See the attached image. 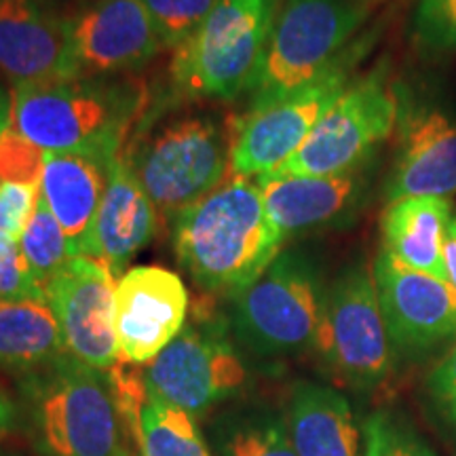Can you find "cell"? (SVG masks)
<instances>
[{
	"label": "cell",
	"instance_id": "6da1fadb",
	"mask_svg": "<svg viewBox=\"0 0 456 456\" xmlns=\"http://www.w3.org/2000/svg\"><path fill=\"white\" fill-rule=\"evenodd\" d=\"M285 239L266 214L258 182L224 180L174 218L171 245L203 292L235 298L281 254Z\"/></svg>",
	"mask_w": 456,
	"mask_h": 456
},
{
	"label": "cell",
	"instance_id": "7a4b0ae2",
	"mask_svg": "<svg viewBox=\"0 0 456 456\" xmlns=\"http://www.w3.org/2000/svg\"><path fill=\"white\" fill-rule=\"evenodd\" d=\"M144 89L112 77H70L13 85L11 127L45 152L123 151Z\"/></svg>",
	"mask_w": 456,
	"mask_h": 456
},
{
	"label": "cell",
	"instance_id": "3957f363",
	"mask_svg": "<svg viewBox=\"0 0 456 456\" xmlns=\"http://www.w3.org/2000/svg\"><path fill=\"white\" fill-rule=\"evenodd\" d=\"M235 123L212 112H174L127 146V159L157 216L174 220L231 174Z\"/></svg>",
	"mask_w": 456,
	"mask_h": 456
},
{
	"label": "cell",
	"instance_id": "277c9868",
	"mask_svg": "<svg viewBox=\"0 0 456 456\" xmlns=\"http://www.w3.org/2000/svg\"><path fill=\"white\" fill-rule=\"evenodd\" d=\"M279 0H218L184 43L174 49L171 78L182 94L237 100L258 77Z\"/></svg>",
	"mask_w": 456,
	"mask_h": 456
},
{
	"label": "cell",
	"instance_id": "5b68a950",
	"mask_svg": "<svg viewBox=\"0 0 456 456\" xmlns=\"http://www.w3.org/2000/svg\"><path fill=\"white\" fill-rule=\"evenodd\" d=\"M366 0H281L249 112L260 110L322 77L351 47L368 20Z\"/></svg>",
	"mask_w": 456,
	"mask_h": 456
},
{
	"label": "cell",
	"instance_id": "8992f818",
	"mask_svg": "<svg viewBox=\"0 0 456 456\" xmlns=\"http://www.w3.org/2000/svg\"><path fill=\"white\" fill-rule=\"evenodd\" d=\"M328 285L315 260L300 249L281 254L232 298L231 328L258 357L298 355L315 346Z\"/></svg>",
	"mask_w": 456,
	"mask_h": 456
},
{
	"label": "cell",
	"instance_id": "52a82bcc",
	"mask_svg": "<svg viewBox=\"0 0 456 456\" xmlns=\"http://www.w3.org/2000/svg\"><path fill=\"white\" fill-rule=\"evenodd\" d=\"M32 412L47 456H123L108 372L70 353L34 374Z\"/></svg>",
	"mask_w": 456,
	"mask_h": 456
},
{
	"label": "cell",
	"instance_id": "ba28073f",
	"mask_svg": "<svg viewBox=\"0 0 456 456\" xmlns=\"http://www.w3.org/2000/svg\"><path fill=\"white\" fill-rule=\"evenodd\" d=\"M402 102L376 70L351 81L289 161L271 174L336 175L368 167L399 125Z\"/></svg>",
	"mask_w": 456,
	"mask_h": 456
},
{
	"label": "cell",
	"instance_id": "9c48e42d",
	"mask_svg": "<svg viewBox=\"0 0 456 456\" xmlns=\"http://www.w3.org/2000/svg\"><path fill=\"white\" fill-rule=\"evenodd\" d=\"M313 349L345 385L370 391L385 383L393 346L368 262H351L328 285Z\"/></svg>",
	"mask_w": 456,
	"mask_h": 456
},
{
	"label": "cell",
	"instance_id": "30bf717a",
	"mask_svg": "<svg viewBox=\"0 0 456 456\" xmlns=\"http://www.w3.org/2000/svg\"><path fill=\"white\" fill-rule=\"evenodd\" d=\"M142 374L148 397L191 416L208 412L235 395L248 380L226 323L197 311Z\"/></svg>",
	"mask_w": 456,
	"mask_h": 456
},
{
	"label": "cell",
	"instance_id": "8fae6325",
	"mask_svg": "<svg viewBox=\"0 0 456 456\" xmlns=\"http://www.w3.org/2000/svg\"><path fill=\"white\" fill-rule=\"evenodd\" d=\"M363 43L366 38L353 43L349 51L313 83L235 123L231 148L232 178L256 180L289 161L315 129L319 118L351 83V68Z\"/></svg>",
	"mask_w": 456,
	"mask_h": 456
},
{
	"label": "cell",
	"instance_id": "7c38bea8",
	"mask_svg": "<svg viewBox=\"0 0 456 456\" xmlns=\"http://www.w3.org/2000/svg\"><path fill=\"white\" fill-rule=\"evenodd\" d=\"M372 273L393 351L419 355L456 338V289L448 281L408 269L385 249Z\"/></svg>",
	"mask_w": 456,
	"mask_h": 456
},
{
	"label": "cell",
	"instance_id": "4fadbf2b",
	"mask_svg": "<svg viewBox=\"0 0 456 456\" xmlns=\"http://www.w3.org/2000/svg\"><path fill=\"white\" fill-rule=\"evenodd\" d=\"M114 288V273L106 262L74 256L45 289L66 351L102 372L118 362L112 328Z\"/></svg>",
	"mask_w": 456,
	"mask_h": 456
},
{
	"label": "cell",
	"instance_id": "5bb4252c",
	"mask_svg": "<svg viewBox=\"0 0 456 456\" xmlns=\"http://www.w3.org/2000/svg\"><path fill=\"white\" fill-rule=\"evenodd\" d=\"M188 292L182 279L161 266L125 271L114 288L112 328L118 359L151 363L186 326Z\"/></svg>",
	"mask_w": 456,
	"mask_h": 456
},
{
	"label": "cell",
	"instance_id": "9a60e30c",
	"mask_svg": "<svg viewBox=\"0 0 456 456\" xmlns=\"http://www.w3.org/2000/svg\"><path fill=\"white\" fill-rule=\"evenodd\" d=\"M66 20L81 77L134 72L165 49L142 0H87Z\"/></svg>",
	"mask_w": 456,
	"mask_h": 456
},
{
	"label": "cell",
	"instance_id": "2e32d148",
	"mask_svg": "<svg viewBox=\"0 0 456 456\" xmlns=\"http://www.w3.org/2000/svg\"><path fill=\"white\" fill-rule=\"evenodd\" d=\"M368 167L336 175L265 174L256 182L273 226L288 241L306 232L349 226L368 201L372 182Z\"/></svg>",
	"mask_w": 456,
	"mask_h": 456
},
{
	"label": "cell",
	"instance_id": "e0dca14e",
	"mask_svg": "<svg viewBox=\"0 0 456 456\" xmlns=\"http://www.w3.org/2000/svg\"><path fill=\"white\" fill-rule=\"evenodd\" d=\"M456 195V117L440 106L399 114V142L385 184L387 203Z\"/></svg>",
	"mask_w": 456,
	"mask_h": 456
},
{
	"label": "cell",
	"instance_id": "ac0fdd59",
	"mask_svg": "<svg viewBox=\"0 0 456 456\" xmlns=\"http://www.w3.org/2000/svg\"><path fill=\"white\" fill-rule=\"evenodd\" d=\"M0 72L13 85L81 77L66 17L45 0H0Z\"/></svg>",
	"mask_w": 456,
	"mask_h": 456
},
{
	"label": "cell",
	"instance_id": "d6986e66",
	"mask_svg": "<svg viewBox=\"0 0 456 456\" xmlns=\"http://www.w3.org/2000/svg\"><path fill=\"white\" fill-rule=\"evenodd\" d=\"M112 157L100 152H45L41 197L64 228L72 256H91Z\"/></svg>",
	"mask_w": 456,
	"mask_h": 456
},
{
	"label": "cell",
	"instance_id": "ffe728a7",
	"mask_svg": "<svg viewBox=\"0 0 456 456\" xmlns=\"http://www.w3.org/2000/svg\"><path fill=\"white\" fill-rule=\"evenodd\" d=\"M157 209L131 167L125 148L112 157L106 191L94 228L91 258L106 262L114 273L138 256L157 232Z\"/></svg>",
	"mask_w": 456,
	"mask_h": 456
},
{
	"label": "cell",
	"instance_id": "44dd1931",
	"mask_svg": "<svg viewBox=\"0 0 456 456\" xmlns=\"http://www.w3.org/2000/svg\"><path fill=\"white\" fill-rule=\"evenodd\" d=\"M454 209L450 199L410 197L387 203L380 218V249L408 269L446 279L444 239Z\"/></svg>",
	"mask_w": 456,
	"mask_h": 456
},
{
	"label": "cell",
	"instance_id": "7402d4cb",
	"mask_svg": "<svg viewBox=\"0 0 456 456\" xmlns=\"http://www.w3.org/2000/svg\"><path fill=\"white\" fill-rule=\"evenodd\" d=\"M288 431L298 456H362L349 399L332 387L300 380L289 395Z\"/></svg>",
	"mask_w": 456,
	"mask_h": 456
},
{
	"label": "cell",
	"instance_id": "603a6c76",
	"mask_svg": "<svg viewBox=\"0 0 456 456\" xmlns=\"http://www.w3.org/2000/svg\"><path fill=\"white\" fill-rule=\"evenodd\" d=\"M68 355L45 300H0V368L41 374Z\"/></svg>",
	"mask_w": 456,
	"mask_h": 456
},
{
	"label": "cell",
	"instance_id": "cb8c5ba5",
	"mask_svg": "<svg viewBox=\"0 0 456 456\" xmlns=\"http://www.w3.org/2000/svg\"><path fill=\"white\" fill-rule=\"evenodd\" d=\"M134 433L142 456H212L192 416L157 399L142 403Z\"/></svg>",
	"mask_w": 456,
	"mask_h": 456
},
{
	"label": "cell",
	"instance_id": "d4e9b609",
	"mask_svg": "<svg viewBox=\"0 0 456 456\" xmlns=\"http://www.w3.org/2000/svg\"><path fill=\"white\" fill-rule=\"evenodd\" d=\"M220 456H298L288 425L271 414L228 419L218 433Z\"/></svg>",
	"mask_w": 456,
	"mask_h": 456
},
{
	"label": "cell",
	"instance_id": "484cf974",
	"mask_svg": "<svg viewBox=\"0 0 456 456\" xmlns=\"http://www.w3.org/2000/svg\"><path fill=\"white\" fill-rule=\"evenodd\" d=\"M20 248L34 279L43 289H47L49 281L57 275V271L68 260L74 258L64 228L51 214L43 197L38 199L37 209H34L32 218L28 222L24 235L20 237Z\"/></svg>",
	"mask_w": 456,
	"mask_h": 456
},
{
	"label": "cell",
	"instance_id": "4316f807",
	"mask_svg": "<svg viewBox=\"0 0 456 456\" xmlns=\"http://www.w3.org/2000/svg\"><path fill=\"white\" fill-rule=\"evenodd\" d=\"M362 456H433L406 420L380 410L363 423Z\"/></svg>",
	"mask_w": 456,
	"mask_h": 456
},
{
	"label": "cell",
	"instance_id": "83f0119b",
	"mask_svg": "<svg viewBox=\"0 0 456 456\" xmlns=\"http://www.w3.org/2000/svg\"><path fill=\"white\" fill-rule=\"evenodd\" d=\"M142 4L151 13L163 47L175 49L203 24L218 0H142Z\"/></svg>",
	"mask_w": 456,
	"mask_h": 456
},
{
	"label": "cell",
	"instance_id": "f1b7e54d",
	"mask_svg": "<svg viewBox=\"0 0 456 456\" xmlns=\"http://www.w3.org/2000/svg\"><path fill=\"white\" fill-rule=\"evenodd\" d=\"M412 34L423 51L456 53V0H416Z\"/></svg>",
	"mask_w": 456,
	"mask_h": 456
},
{
	"label": "cell",
	"instance_id": "f546056e",
	"mask_svg": "<svg viewBox=\"0 0 456 456\" xmlns=\"http://www.w3.org/2000/svg\"><path fill=\"white\" fill-rule=\"evenodd\" d=\"M0 300H45L47 294L34 279L20 241L0 232Z\"/></svg>",
	"mask_w": 456,
	"mask_h": 456
},
{
	"label": "cell",
	"instance_id": "4dcf8cb0",
	"mask_svg": "<svg viewBox=\"0 0 456 456\" xmlns=\"http://www.w3.org/2000/svg\"><path fill=\"white\" fill-rule=\"evenodd\" d=\"M45 151L9 127L0 134V182H41Z\"/></svg>",
	"mask_w": 456,
	"mask_h": 456
},
{
	"label": "cell",
	"instance_id": "1f68e13d",
	"mask_svg": "<svg viewBox=\"0 0 456 456\" xmlns=\"http://www.w3.org/2000/svg\"><path fill=\"white\" fill-rule=\"evenodd\" d=\"M41 199V182H0V232L20 241Z\"/></svg>",
	"mask_w": 456,
	"mask_h": 456
},
{
	"label": "cell",
	"instance_id": "d6a6232c",
	"mask_svg": "<svg viewBox=\"0 0 456 456\" xmlns=\"http://www.w3.org/2000/svg\"><path fill=\"white\" fill-rule=\"evenodd\" d=\"M429 389L433 395H436V399L456 391V342L452 351H450L448 355L437 363V368L431 372Z\"/></svg>",
	"mask_w": 456,
	"mask_h": 456
},
{
	"label": "cell",
	"instance_id": "836d02e7",
	"mask_svg": "<svg viewBox=\"0 0 456 456\" xmlns=\"http://www.w3.org/2000/svg\"><path fill=\"white\" fill-rule=\"evenodd\" d=\"M444 266H446L448 283L456 289V214L450 218L446 239H444Z\"/></svg>",
	"mask_w": 456,
	"mask_h": 456
},
{
	"label": "cell",
	"instance_id": "e575fe53",
	"mask_svg": "<svg viewBox=\"0 0 456 456\" xmlns=\"http://www.w3.org/2000/svg\"><path fill=\"white\" fill-rule=\"evenodd\" d=\"M437 403H440L442 412L450 420V425L456 429V391L448 393V395H444V397H437Z\"/></svg>",
	"mask_w": 456,
	"mask_h": 456
},
{
	"label": "cell",
	"instance_id": "d590c367",
	"mask_svg": "<svg viewBox=\"0 0 456 456\" xmlns=\"http://www.w3.org/2000/svg\"><path fill=\"white\" fill-rule=\"evenodd\" d=\"M13 419H15L13 406H11L7 399L0 395V436H3V433H7L11 427H13Z\"/></svg>",
	"mask_w": 456,
	"mask_h": 456
},
{
	"label": "cell",
	"instance_id": "8d00e7d4",
	"mask_svg": "<svg viewBox=\"0 0 456 456\" xmlns=\"http://www.w3.org/2000/svg\"><path fill=\"white\" fill-rule=\"evenodd\" d=\"M11 125V98L0 87V134Z\"/></svg>",
	"mask_w": 456,
	"mask_h": 456
}]
</instances>
